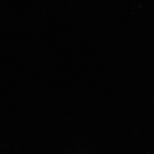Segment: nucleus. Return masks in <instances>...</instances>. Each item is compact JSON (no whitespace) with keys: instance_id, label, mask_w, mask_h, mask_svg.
<instances>
[]
</instances>
